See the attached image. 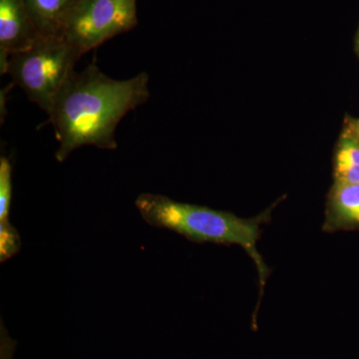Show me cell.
<instances>
[{"label": "cell", "instance_id": "8992f818", "mask_svg": "<svg viewBox=\"0 0 359 359\" xmlns=\"http://www.w3.org/2000/svg\"><path fill=\"white\" fill-rule=\"evenodd\" d=\"M323 230L359 231V184L334 182L327 195Z\"/></svg>", "mask_w": 359, "mask_h": 359}, {"label": "cell", "instance_id": "52a82bcc", "mask_svg": "<svg viewBox=\"0 0 359 359\" xmlns=\"http://www.w3.org/2000/svg\"><path fill=\"white\" fill-rule=\"evenodd\" d=\"M334 178L337 183L359 184V137L349 126L335 148Z\"/></svg>", "mask_w": 359, "mask_h": 359}, {"label": "cell", "instance_id": "6da1fadb", "mask_svg": "<svg viewBox=\"0 0 359 359\" xmlns=\"http://www.w3.org/2000/svg\"><path fill=\"white\" fill-rule=\"evenodd\" d=\"M146 72L129 79L111 78L95 63L73 73L49 113L58 142L55 158L65 162L77 149L116 150V130L129 112L150 98Z\"/></svg>", "mask_w": 359, "mask_h": 359}, {"label": "cell", "instance_id": "7a4b0ae2", "mask_svg": "<svg viewBox=\"0 0 359 359\" xmlns=\"http://www.w3.org/2000/svg\"><path fill=\"white\" fill-rule=\"evenodd\" d=\"M135 205L144 221L155 228L166 229L195 243L238 245L252 257L259 273L263 294L269 269L257 250L262 226L269 223L273 205L255 218L244 219L230 212L205 205L178 202L157 194L143 193Z\"/></svg>", "mask_w": 359, "mask_h": 359}, {"label": "cell", "instance_id": "30bf717a", "mask_svg": "<svg viewBox=\"0 0 359 359\" xmlns=\"http://www.w3.org/2000/svg\"><path fill=\"white\" fill-rule=\"evenodd\" d=\"M21 249V240L20 233L9 219L0 221V262L7 261Z\"/></svg>", "mask_w": 359, "mask_h": 359}, {"label": "cell", "instance_id": "5b68a950", "mask_svg": "<svg viewBox=\"0 0 359 359\" xmlns=\"http://www.w3.org/2000/svg\"><path fill=\"white\" fill-rule=\"evenodd\" d=\"M40 36L25 0H0V73L11 54L25 50Z\"/></svg>", "mask_w": 359, "mask_h": 359}, {"label": "cell", "instance_id": "277c9868", "mask_svg": "<svg viewBox=\"0 0 359 359\" xmlns=\"http://www.w3.org/2000/svg\"><path fill=\"white\" fill-rule=\"evenodd\" d=\"M137 23L136 0H71L58 35L82 56Z\"/></svg>", "mask_w": 359, "mask_h": 359}, {"label": "cell", "instance_id": "3957f363", "mask_svg": "<svg viewBox=\"0 0 359 359\" xmlns=\"http://www.w3.org/2000/svg\"><path fill=\"white\" fill-rule=\"evenodd\" d=\"M80 57L60 35H40L29 48L9 56L6 74L32 103L49 114Z\"/></svg>", "mask_w": 359, "mask_h": 359}, {"label": "cell", "instance_id": "9c48e42d", "mask_svg": "<svg viewBox=\"0 0 359 359\" xmlns=\"http://www.w3.org/2000/svg\"><path fill=\"white\" fill-rule=\"evenodd\" d=\"M13 191V164L6 156H1L0 158V221L9 219Z\"/></svg>", "mask_w": 359, "mask_h": 359}, {"label": "cell", "instance_id": "7c38bea8", "mask_svg": "<svg viewBox=\"0 0 359 359\" xmlns=\"http://www.w3.org/2000/svg\"><path fill=\"white\" fill-rule=\"evenodd\" d=\"M358 47H359V35H358Z\"/></svg>", "mask_w": 359, "mask_h": 359}, {"label": "cell", "instance_id": "ba28073f", "mask_svg": "<svg viewBox=\"0 0 359 359\" xmlns=\"http://www.w3.org/2000/svg\"><path fill=\"white\" fill-rule=\"evenodd\" d=\"M33 25L41 36L58 35L71 0H25Z\"/></svg>", "mask_w": 359, "mask_h": 359}, {"label": "cell", "instance_id": "8fae6325", "mask_svg": "<svg viewBox=\"0 0 359 359\" xmlns=\"http://www.w3.org/2000/svg\"><path fill=\"white\" fill-rule=\"evenodd\" d=\"M348 126L351 127V128L353 129L359 137V119L353 120V121L349 123Z\"/></svg>", "mask_w": 359, "mask_h": 359}]
</instances>
